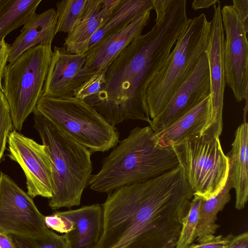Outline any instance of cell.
<instances>
[{
  "instance_id": "6da1fadb",
  "label": "cell",
  "mask_w": 248,
  "mask_h": 248,
  "mask_svg": "<svg viewBox=\"0 0 248 248\" xmlns=\"http://www.w3.org/2000/svg\"><path fill=\"white\" fill-rule=\"evenodd\" d=\"M108 194L94 248H175L194 193L179 166Z\"/></svg>"
},
{
  "instance_id": "7a4b0ae2",
  "label": "cell",
  "mask_w": 248,
  "mask_h": 248,
  "mask_svg": "<svg viewBox=\"0 0 248 248\" xmlns=\"http://www.w3.org/2000/svg\"><path fill=\"white\" fill-rule=\"evenodd\" d=\"M179 36L160 20L124 49L106 69L100 91L84 101L112 126L132 119H151L146 99L148 86L165 64Z\"/></svg>"
},
{
  "instance_id": "3957f363",
  "label": "cell",
  "mask_w": 248,
  "mask_h": 248,
  "mask_svg": "<svg viewBox=\"0 0 248 248\" xmlns=\"http://www.w3.org/2000/svg\"><path fill=\"white\" fill-rule=\"evenodd\" d=\"M179 166L172 147L159 145L150 126L136 127L103 159L100 170L91 175L88 185L94 191L108 193L157 177Z\"/></svg>"
},
{
  "instance_id": "277c9868",
  "label": "cell",
  "mask_w": 248,
  "mask_h": 248,
  "mask_svg": "<svg viewBox=\"0 0 248 248\" xmlns=\"http://www.w3.org/2000/svg\"><path fill=\"white\" fill-rule=\"evenodd\" d=\"M33 114L34 127L53 165L54 187L48 205L54 210L79 206L92 175V154L45 118Z\"/></svg>"
},
{
  "instance_id": "5b68a950",
  "label": "cell",
  "mask_w": 248,
  "mask_h": 248,
  "mask_svg": "<svg viewBox=\"0 0 248 248\" xmlns=\"http://www.w3.org/2000/svg\"><path fill=\"white\" fill-rule=\"evenodd\" d=\"M211 21L204 14L190 18L182 31L165 64L150 83L146 99L150 117H156L194 69L207 50Z\"/></svg>"
},
{
  "instance_id": "8992f818",
  "label": "cell",
  "mask_w": 248,
  "mask_h": 248,
  "mask_svg": "<svg viewBox=\"0 0 248 248\" xmlns=\"http://www.w3.org/2000/svg\"><path fill=\"white\" fill-rule=\"evenodd\" d=\"M34 112L50 121L92 154L108 151L119 142L117 128L108 123L92 106L76 97L61 98L42 96Z\"/></svg>"
},
{
  "instance_id": "52a82bcc",
  "label": "cell",
  "mask_w": 248,
  "mask_h": 248,
  "mask_svg": "<svg viewBox=\"0 0 248 248\" xmlns=\"http://www.w3.org/2000/svg\"><path fill=\"white\" fill-rule=\"evenodd\" d=\"M52 52L51 44L38 45L27 49L5 67L2 92L16 131H21L25 120L34 111L42 96Z\"/></svg>"
},
{
  "instance_id": "ba28073f",
  "label": "cell",
  "mask_w": 248,
  "mask_h": 248,
  "mask_svg": "<svg viewBox=\"0 0 248 248\" xmlns=\"http://www.w3.org/2000/svg\"><path fill=\"white\" fill-rule=\"evenodd\" d=\"M171 147L194 195L207 199L223 188L229 163L219 137H197Z\"/></svg>"
},
{
  "instance_id": "9c48e42d",
  "label": "cell",
  "mask_w": 248,
  "mask_h": 248,
  "mask_svg": "<svg viewBox=\"0 0 248 248\" xmlns=\"http://www.w3.org/2000/svg\"><path fill=\"white\" fill-rule=\"evenodd\" d=\"M49 229L45 216L32 199L7 174L0 173V232L9 235L33 237Z\"/></svg>"
},
{
  "instance_id": "30bf717a",
  "label": "cell",
  "mask_w": 248,
  "mask_h": 248,
  "mask_svg": "<svg viewBox=\"0 0 248 248\" xmlns=\"http://www.w3.org/2000/svg\"><path fill=\"white\" fill-rule=\"evenodd\" d=\"M224 39L223 60L226 81L237 102L248 97V31L232 5L221 9Z\"/></svg>"
},
{
  "instance_id": "8fae6325",
  "label": "cell",
  "mask_w": 248,
  "mask_h": 248,
  "mask_svg": "<svg viewBox=\"0 0 248 248\" xmlns=\"http://www.w3.org/2000/svg\"><path fill=\"white\" fill-rule=\"evenodd\" d=\"M9 157L23 170L28 195L50 199L54 184L52 162L46 146L40 144L16 130L8 139Z\"/></svg>"
},
{
  "instance_id": "7c38bea8",
  "label": "cell",
  "mask_w": 248,
  "mask_h": 248,
  "mask_svg": "<svg viewBox=\"0 0 248 248\" xmlns=\"http://www.w3.org/2000/svg\"><path fill=\"white\" fill-rule=\"evenodd\" d=\"M221 9L220 1L214 5L210 37L205 52L210 71L212 114L202 136L207 138L219 137L223 129L222 112L226 81L223 60L225 37Z\"/></svg>"
},
{
  "instance_id": "4fadbf2b",
  "label": "cell",
  "mask_w": 248,
  "mask_h": 248,
  "mask_svg": "<svg viewBox=\"0 0 248 248\" xmlns=\"http://www.w3.org/2000/svg\"><path fill=\"white\" fill-rule=\"evenodd\" d=\"M211 94L210 71L205 53L194 69L174 93L167 106L150 126L156 134L192 109Z\"/></svg>"
},
{
  "instance_id": "5bb4252c",
  "label": "cell",
  "mask_w": 248,
  "mask_h": 248,
  "mask_svg": "<svg viewBox=\"0 0 248 248\" xmlns=\"http://www.w3.org/2000/svg\"><path fill=\"white\" fill-rule=\"evenodd\" d=\"M86 55L54 46L42 96L61 98L74 97V92L96 72L85 66Z\"/></svg>"
},
{
  "instance_id": "9a60e30c",
  "label": "cell",
  "mask_w": 248,
  "mask_h": 248,
  "mask_svg": "<svg viewBox=\"0 0 248 248\" xmlns=\"http://www.w3.org/2000/svg\"><path fill=\"white\" fill-rule=\"evenodd\" d=\"M148 9L129 25L101 40L86 53L85 66L99 72L106 70L122 51L141 34L150 21Z\"/></svg>"
},
{
  "instance_id": "2e32d148",
  "label": "cell",
  "mask_w": 248,
  "mask_h": 248,
  "mask_svg": "<svg viewBox=\"0 0 248 248\" xmlns=\"http://www.w3.org/2000/svg\"><path fill=\"white\" fill-rule=\"evenodd\" d=\"M212 114L211 95H209L166 128L155 134L157 143L171 147L191 139L202 137Z\"/></svg>"
},
{
  "instance_id": "e0dca14e",
  "label": "cell",
  "mask_w": 248,
  "mask_h": 248,
  "mask_svg": "<svg viewBox=\"0 0 248 248\" xmlns=\"http://www.w3.org/2000/svg\"><path fill=\"white\" fill-rule=\"evenodd\" d=\"M55 213L72 223V229L65 233L69 248H94L95 247L103 229L101 204H93L75 210Z\"/></svg>"
},
{
  "instance_id": "ac0fdd59",
  "label": "cell",
  "mask_w": 248,
  "mask_h": 248,
  "mask_svg": "<svg viewBox=\"0 0 248 248\" xmlns=\"http://www.w3.org/2000/svg\"><path fill=\"white\" fill-rule=\"evenodd\" d=\"M120 0H88L85 13L65 39L66 51L77 54L88 50L91 37L106 21Z\"/></svg>"
},
{
  "instance_id": "d6986e66",
  "label": "cell",
  "mask_w": 248,
  "mask_h": 248,
  "mask_svg": "<svg viewBox=\"0 0 248 248\" xmlns=\"http://www.w3.org/2000/svg\"><path fill=\"white\" fill-rule=\"evenodd\" d=\"M56 11L50 8L31 15L12 44L9 45L8 63H13L27 49L40 44H52L55 34Z\"/></svg>"
},
{
  "instance_id": "ffe728a7",
  "label": "cell",
  "mask_w": 248,
  "mask_h": 248,
  "mask_svg": "<svg viewBox=\"0 0 248 248\" xmlns=\"http://www.w3.org/2000/svg\"><path fill=\"white\" fill-rule=\"evenodd\" d=\"M229 159L228 179L236 194L235 208L243 209L248 198V124L245 120L236 130Z\"/></svg>"
},
{
  "instance_id": "44dd1931",
  "label": "cell",
  "mask_w": 248,
  "mask_h": 248,
  "mask_svg": "<svg viewBox=\"0 0 248 248\" xmlns=\"http://www.w3.org/2000/svg\"><path fill=\"white\" fill-rule=\"evenodd\" d=\"M150 9H153L152 0H120L105 23L91 37L88 50Z\"/></svg>"
},
{
  "instance_id": "7402d4cb",
  "label": "cell",
  "mask_w": 248,
  "mask_h": 248,
  "mask_svg": "<svg viewBox=\"0 0 248 248\" xmlns=\"http://www.w3.org/2000/svg\"><path fill=\"white\" fill-rule=\"evenodd\" d=\"M232 188L228 178L223 188L216 195L207 199H201L196 237L198 243L214 235L219 226L216 223L217 215L230 201Z\"/></svg>"
},
{
  "instance_id": "603a6c76",
  "label": "cell",
  "mask_w": 248,
  "mask_h": 248,
  "mask_svg": "<svg viewBox=\"0 0 248 248\" xmlns=\"http://www.w3.org/2000/svg\"><path fill=\"white\" fill-rule=\"evenodd\" d=\"M42 0H0V41L24 25Z\"/></svg>"
},
{
  "instance_id": "cb8c5ba5",
  "label": "cell",
  "mask_w": 248,
  "mask_h": 248,
  "mask_svg": "<svg viewBox=\"0 0 248 248\" xmlns=\"http://www.w3.org/2000/svg\"><path fill=\"white\" fill-rule=\"evenodd\" d=\"M88 0H63L56 2L55 34L69 33L82 17Z\"/></svg>"
},
{
  "instance_id": "d4e9b609",
  "label": "cell",
  "mask_w": 248,
  "mask_h": 248,
  "mask_svg": "<svg viewBox=\"0 0 248 248\" xmlns=\"http://www.w3.org/2000/svg\"><path fill=\"white\" fill-rule=\"evenodd\" d=\"M10 235L16 248H69L65 234L59 235L49 229L43 234L33 237Z\"/></svg>"
},
{
  "instance_id": "484cf974",
  "label": "cell",
  "mask_w": 248,
  "mask_h": 248,
  "mask_svg": "<svg viewBox=\"0 0 248 248\" xmlns=\"http://www.w3.org/2000/svg\"><path fill=\"white\" fill-rule=\"evenodd\" d=\"M201 198L194 195L188 210L184 219L175 248H187L196 239Z\"/></svg>"
},
{
  "instance_id": "4316f807",
  "label": "cell",
  "mask_w": 248,
  "mask_h": 248,
  "mask_svg": "<svg viewBox=\"0 0 248 248\" xmlns=\"http://www.w3.org/2000/svg\"><path fill=\"white\" fill-rule=\"evenodd\" d=\"M13 124L7 100L0 89V162L3 157Z\"/></svg>"
},
{
  "instance_id": "83f0119b",
  "label": "cell",
  "mask_w": 248,
  "mask_h": 248,
  "mask_svg": "<svg viewBox=\"0 0 248 248\" xmlns=\"http://www.w3.org/2000/svg\"><path fill=\"white\" fill-rule=\"evenodd\" d=\"M106 70L96 72L74 92V96L84 100L96 94L105 81Z\"/></svg>"
},
{
  "instance_id": "f1b7e54d",
  "label": "cell",
  "mask_w": 248,
  "mask_h": 248,
  "mask_svg": "<svg viewBox=\"0 0 248 248\" xmlns=\"http://www.w3.org/2000/svg\"><path fill=\"white\" fill-rule=\"evenodd\" d=\"M45 223L48 229H51L64 234L73 228L72 223L70 220L58 216L55 212L50 215L45 216Z\"/></svg>"
},
{
  "instance_id": "f546056e",
  "label": "cell",
  "mask_w": 248,
  "mask_h": 248,
  "mask_svg": "<svg viewBox=\"0 0 248 248\" xmlns=\"http://www.w3.org/2000/svg\"><path fill=\"white\" fill-rule=\"evenodd\" d=\"M233 235H213L209 239L197 244H192L187 248H228Z\"/></svg>"
},
{
  "instance_id": "4dcf8cb0",
  "label": "cell",
  "mask_w": 248,
  "mask_h": 248,
  "mask_svg": "<svg viewBox=\"0 0 248 248\" xmlns=\"http://www.w3.org/2000/svg\"><path fill=\"white\" fill-rule=\"evenodd\" d=\"M232 7L241 18L246 30L248 31V0H233Z\"/></svg>"
},
{
  "instance_id": "1f68e13d",
  "label": "cell",
  "mask_w": 248,
  "mask_h": 248,
  "mask_svg": "<svg viewBox=\"0 0 248 248\" xmlns=\"http://www.w3.org/2000/svg\"><path fill=\"white\" fill-rule=\"evenodd\" d=\"M9 45L4 40L0 41V89L2 91V78L9 57Z\"/></svg>"
},
{
  "instance_id": "d6a6232c",
  "label": "cell",
  "mask_w": 248,
  "mask_h": 248,
  "mask_svg": "<svg viewBox=\"0 0 248 248\" xmlns=\"http://www.w3.org/2000/svg\"><path fill=\"white\" fill-rule=\"evenodd\" d=\"M153 9L155 10L156 17L155 22L158 21L164 15L172 3L173 0H152Z\"/></svg>"
},
{
  "instance_id": "836d02e7",
  "label": "cell",
  "mask_w": 248,
  "mask_h": 248,
  "mask_svg": "<svg viewBox=\"0 0 248 248\" xmlns=\"http://www.w3.org/2000/svg\"><path fill=\"white\" fill-rule=\"evenodd\" d=\"M228 248H248V233L245 232L233 236Z\"/></svg>"
},
{
  "instance_id": "e575fe53",
  "label": "cell",
  "mask_w": 248,
  "mask_h": 248,
  "mask_svg": "<svg viewBox=\"0 0 248 248\" xmlns=\"http://www.w3.org/2000/svg\"><path fill=\"white\" fill-rule=\"evenodd\" d=\"M219 1L218 0H195L192 2V8L194 10L208 8Z\"/></svg>"
},
{
  "instance_id": "d590c367",
  "label": "cell",
  "mask_w": 248,
  "mask_h": 248,
  "mask_svg": "<svg viewBox=\"0 0 248 248\" xmlns=\"http://www.w3.org/2000/svg\"><path fill=\"white\" fill-rule=\"evenodd\" d=\"M0 248H16L10 235L0 232Z\"/></svg>"
}]
</instances>
